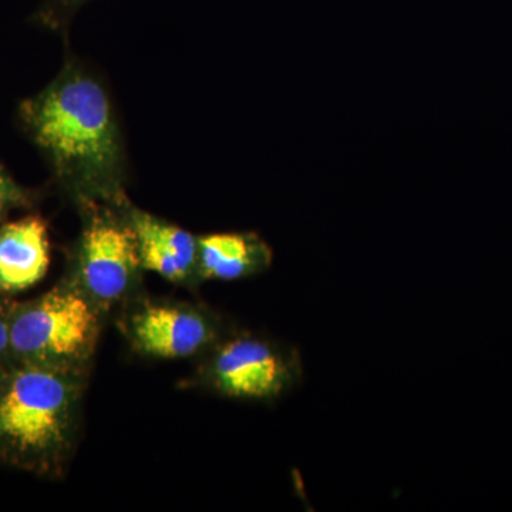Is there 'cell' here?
Here are the masks:
<instances>
[{
	"label": "cell",
	"instance_id": "obj_1",
	"mask_svg": "<svg viewBox=\"0 0 512 512\" xmlns=\"http://www.w3.org/2000/svg\"><path fill=\"white\" fill-rule=\"evenodd\" d=\"M19 119L57 181L83 205L124 201L126 151L104 84L69 60L55 80L23 101Z\"/></svg>",
	"mask_w": 512,
	"mask_h": 512
},
{
	"label": "cell",
	"instance_id": "obj_2",
	"mask_svg": "<svg viewBox=\"0 0 512 512\" xmlns=\"http://www.w3.org/2000/svg\"><path fill=\"white\" fill-rule=\"evenodd\" d=\"M63 367L23 365L0 386V450L29 463H46L67 446L77 383Z\"/></svg>",
	"mask_w": 512,
	"mask_h": 512
},
{
	"label": "cell",
	"instance_id": "obj_3",
	"mask_svg": "<svg viewBox=\"0 0 512 512\" xmlns=\"http://www.w3.org/2000/svg\"><path fill=\"white\" fill-rule=\"evenodd\" d=\"M96 333L93 302L82 291L55 289L13 313L10 353L23 365L70 369L90 352Z\"/></svg>",
	"mask_w": 512,
	"mask_h": 512
},
{
	"label": "cell",
	"instance_id": "obj_4",
	"mask_svg": "<svg viewBox=\"0 0 512 512\" xmlns=\"http://www.w3.org/2000/svg\"><path fill=\"white\" fill-rule=\"evenodd\" d=\"M86 227L77 248L80 288L97 305H111L133 285L141 266L136 234L126 218H120L100 202H90Z\"/></svg>",
	"mask_w": 512,
	"mask_h": 512
},
{
	"label": "cell",
	"instance_id": "obj_5",
	"mask_svg": "<svg viewBox=\"0 0 512 512\" xmlns=\"http://www.w3.org/2000/svg\"><path fill=\"white\" fill-rule=\"evenodd\" d=\"M214 389L234 399L269 400L299 383L301 357L293 349L251 335L225 340L210 363Z\"/></svg>",
	"mask_w": 512,
	"mask_h": 512
},
{
	"label": "cell",
	"instance_id": "obj_6",
	"mask_svg": "<svg viewBox=\"0 0 512 512\" xmlns=\"http://www.w3.org/2000/svg\"><path fill=\"white\" fill-rule=\"evenodd\" d=\"M217 325L201 312L180 306L148 305L131 322V336L141 352L160 359L195 355L210 345Z\"/></svg>",
	"mask_w": 512,
	"mask_h": 512
},
{
	"label": "cell",
	"instance_id": "obj_7",
	"mask_svg": "<svg viewBox=\"0 0 512 512\" xmlns=\"http://www.w3.org/2000/svg\"><path fill=\"white\" fill-rule=\"evenodd\" d=\"M126 217L136 234L143 268L174 282L197 271L198 238L136 208H128Z\"/></svg>",
	"mask_w": 512,
	"mask_h": 512
},
{
	"label": "cell",
	"instance_id": "obj_8",
	"mask_svg": "<svg viewBox=\"0 0 512 512\" xmlns=\"http://www.w3.org/2000/svg\"><path fill=\"white\" fill-rule=\"evenodd\" d=\"M45 221L26 217L0 228V292H20L36 285L49 268Z\"/></svg>",
	"mask_w": 512,
	"mask_h": 512
},
{
	"label": "cell",
	"instance_id": "obj_9",
	"mask_svg": "<svg viewBox=\"0 0 512 512\" xmlns=\"http://www.w3.org/2000/svg\"><path fill=\"white\" fill-rule=\"evenodd\" d=\"M272 249L255 232H224L198 238L197 272L205 279L238 281L266 271Z\"/></svg>",
	"mask_w": 512,
	"mask_h": 512
},
{
	"label": "cell",
	"instance_id": "obj_10",
	"mask_svg": "<svg viewBox=\"0 0 512 512\" xmlns=\"http://www.w3.org/2000/svg\"><path fill=\"white\" fill-rule=\"evenodd\" d=\"M87 2L90 0H42L33 13V23L53 32L66 33L74 16Z\"/></svg>",
	"mask_w": 512,
	"mask_h": 512
},
{
	"label": "cell",
	"instance_id": "obj_11",
	"mask_svg": "<svg viewBox=\"0 0 512 512\" xmlns=\"http://www.w3.org/2000/svg\"><path fill=\"white\" fill-rule=\"evenodd\" d=\"M29 194L0 165V220L13 208L28 204Z\"/></svg>",
	"mask_w": 512,
	"mask_h": 512
},
{
	"label": "cell",
	"instance_id": "obj_12",
	"mask_svg": "<svg viewBox=\"0 0 512 512\" xmlns=\"http://www.w3.org/2000/svg\"><path fill=\"white\" fill-rule=\"evenodd\" d=\"M10 353L9 319L0 312V359Z\"/></svg>",
	"mask_w": 512,
	"mask_h": 512
},
{
	"label": "cell",
	"instance_id": "obj_13",
	"mask_svg": "<svg viewBox=\"0 0 512 512\" xmlns=\"http://www.w3.org/2000/svg\"><path fill=\"white\" fill-rule=\"evenodd\" d=\"M0 386H2V384H0Z\"/></svg>",
	"mask_w": 512,
	"mask_h": 512
}]
</instances>
